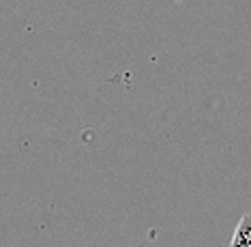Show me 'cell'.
<instances>
[{
  "label": "cell",
  "mask_w": 251,
  "mask_h": 247,
  "mask_svg": "<svg viewBox=\"0 0 251 247\" xmlns=\"http://www.w3.org/2000/svg\"><path fill=\"white\" fill-rule=\"evenodd\" d=\"M230 247H251V213H245L236 223Z\"/></svg>",
  "instance_id": "1"
}]
</instances>
